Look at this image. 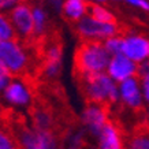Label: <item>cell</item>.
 <instances>
[{"label": "cell", "mask_w": 149, "mask_h": 149, "mask_svg": "<svg viewBox=\"0 0 149 149\" xmlns=\"http://www.w3.org/2000/svg\"><path fill=\"white\" fill-rule=\"evenodd\" d=\"M37 149H55L54 137L49 131L38 130V146Z\"/></svg>", "instance_id": "cell-16"}, {"label": "cell", "mask_w": 149, "mask_h": 149, "mask_svg": "<svg viewBox=\"0 0 149 149\" xmlns=\"http://www.w3.org/2000/svg\"><path fill=\"white\" fill-rule=\"evenodd\" d=\"M142 84H144V92H145V99L149 101V74H146L142 78Z\"/></svg>", "instance_id": "cell-19"}, {"label": "cell", "mask_w": 149, "mask_h": 149, "mask_svg": "<svg viewBox=\"0 0 149 149\" xmlns=\"http://www.w3.org/2000/svg\"><path fill=\"white\" fill-rule=\"evenodd\" d=\"M78 82L86 103H96L111 113V109L118 103V92L113 82L105 74L85 72L74 75Z\"/></svg>", "instance_id": "cell-1"}, {"label": "cell", "mask_w": 149, "mask_h": 149, "mask_svg": "<svg viewBox=\"0 0 149 149\" xmlns=\"http://www.w3.org/2000/svg\"><path fill=\"white\" fill-rule=\"evenodd\" d=\"M129 3H131V4H136V6H138V7H141V8H144V10H146L148 11L149 10V4L145 1V0H127Z\"/></svg>", "instance_id": "cell-20"}, {"label": "cell", "mask_w": 149, "mask_h": 149, "mask_svg": "<svg viewBox=\"0 0 149 149\" xmlns=\"http://www.w3.org/2000/svg\"><path fill=\"white\" fill-rule=\"evenodd\" d=\"M85 14H88L91 18L99 21L103 23H118L116 18L113 17L112 14L107 11L105 8L100 7L97 4H93L91 1H86L85 0Z\"/></svg>", "instance_id": "cell-11"}, {"label": "cell", "mask_w": 149, "mask_h": 149, "mask_svg": "<svg viewBox=\"0 0 149 149\" xmlns=\"http://www.w3.org/2000/svg\"><path fill=\"white\" fill-rule=\"evenodd\" d=\"M0 149H14L11 141L1 133H0Z\"/></svg>", "instance_id": "cell-18"}, {"label": "cell", "mask_w": 149, "mask_h": 149, "mask_svg": "<svg viewBox=\"0 0 149 149\" xmlns=\"http://www.w3.org/2000/svg\"><path fill=\"white\" fill-rule=\"evenodd\" d=\"M0 75H4V77H10L11 75V72L7 67H6V64L0 60Z\"/></svg>", "instance_id": "cell-22"}, {"label": "cell", "mask_w": 149, "mask_h": 149, "mask_svg": "<svg viewBox=\"0 0 149 149\" xmlns=\"http://www.w3.org/2000/svg\"><path fill=\"white\" fill-rule=\"evenodd\" d=\"M120 93H122L123 101L126 105L131 107V108H144V105L141 103V96L138 92V85H137L136 78H126L123 79L122 85H120Z\"/></svg>", "instance_id": "cell-10"}, {"label": "cell", "mask_w": 149, "mask_h": 149, "mask_svg": "<svg viewBox=\"0 0 149 149\" xmlns=\"http://www.w3.org/2000/svg\"><path fill=\"white\" fill-rule=\"evenodd\" d=\"M0 60L13 72H19L26 67V55L14 40L0 42Z\"/></svg>", "instance_id": "cell-4"}, {"label": "cell", "mask_w": 149, "mask_h": 149, "mask_svg": "<svg viewBox=\"0 0 149 149\" xmlns=\"http://www.w3.org/2000/svg\"><path fill=\"white\" fill-rule=\"evenodd\" d=\"M100 1H105V0H100Z\"/></svg>", "instance_id": "cell-25"}, {"label": "cell", "mask_w": 149, "mask_h": 149, "mask_svg": "<svg viewBox=\"0 0 149 149\" xmlns=\"http://www.w3.org/2000/svg\"><path fill=\"white\" fill-rule=\"evenodd\" d=\"M122 52L131 60L141 62L149 58V40L144 37H130L123 40Z\"/></svg>", "instance_id": "cell-8"}, {"label": "cell", "mask_w": 149, "mask_h": 149, "mask_svg": "<svg viewBox=\"0 0 149 149\" xmlns=\"http://www.w3.org/2000/svg\"><path fill=\"white\" fill-rule=\"evenodd\" d=\"M8 40H17V33L14 32L13 26L4 15L0 14V42Z\"/></svg>", "instance_id": "cell-14"}, {"label": "cell", "mask_w": 149, "mask_h": 149, "mask_svg": "<svg viewBox=\"0 0 149 149\" xmlns=\"http://www.w3.org/2000/svg\"><path fill=\"white\" fill-rule=\"evenodd\" d=\"M109 63V52L100 38H81L74 54V75L99 72Z\"/></svg>", "instance_id": "cell-2"}, {"label": "cell", "mask_w": 149, "mask_h": 149, "mask_svg": "<svg viewBox=\"0 0 149 149\" xmlns=\"http://www.w3.org/2000/svg\"><path fill=\"white\" fill-rule=\"evenodd\" d=\"M123 129L113 119L108 118L100 133V149H123Z\"/></svg>", "instance_id": "cell-6"}, {"label": "cell", "mask_w": 149, "mask_h": 149, "mask_svg": "<svg viewBox=\"0 0 149 149\" xmlns=\"http://www.w3.org/2000/svg\"><path fill=\"white\" fill-rule=\"evenodd\" d=\"M104 45H105L109 54H120L123 47V37H109L108 40L104 42Z\"/></svg>", "instance_id": "cell-17"}, {"label": "cell", "mask_w": 149, "mask_h": 149, "mask_svg": "<svg viewBox=\"0 0 149 149\" xmlns=\"http://www.w3.org/2000/svg\"><path fill=\"white\" fill-rule=\"evenodd\" d=\"M10 18L18 29V32L25 37L27 42H33L36 33H34V21H33L32 8L27 4H19L18 7L10 13Z\"/></svg>", "instance_id": "cell-5"}, {"label": "cell", "mask_w": 149, "mask_h": 149, "mask_svg": "<svg viewBox=\"0 0 149 149\" xmlns=\"http://www.w3.org/2000/svg\"><path fill=\"white\" fill-rule=\"evenodd\" d=\"M75 23V30L81 38H103V37H125L129 27L119 23H103L91 17L79 18Z\"/></svg>", "instance_id": "cell-3"}, {"label": "cell", "mask_w": 149, "mask_h": 149, "mask_svg": "<svg viewBox=\"0 0 149 149\" xmlns=\"http://www.w3.org/2000/svg\"><path fill=\"white\" fill-rule=\"evenodd\" d=\"M25 1H26V0H25Z\"/></svg>", "instance_id": "cell-26"}, {"label": "cell", "mask_w": 149, "mask_h": 149, "mask_svg": "<svg viewBox=\"0 0 149 149\" xmlns=\"http://www.w3.org/2000/svg\"><path fill=\"white\" fill-rule=\"evenodd\" d=\"M136 68H137V66L127 58L126 55L116 54L112 58V60L109 62L108 71H109V75L113 77V79L123 81V79L134 75Z\"/></svg>", "instance_id": "cell-9"}, {"label": "cell", "mask_w": 149, "mask_h": 149, "mask_svg": "<svg viewBox=\"0 0 149 149\" xmlns=\"http://www.w3.org/2000/svg\"><path fill=\"white\" fill-rule=\"evenodd\" d=\"M86 109L84 112V122L89 126L91 131L96 136H100L104 125L107 123L109 112L96 103H86Z\"/></svg>", "instance_id": "cell-7"}, {"label": "cell", "mask_w": 149, "mask_h": 149, "mask_svg": "<svg viewBox=\"0 0 149 149\" xmlns=\"http://www.w3.org/2000/svg\"><path fill=\"white\" fill-rule=\"evenodd\" d=\"M7 78L8 77H4V75H0V89L4 88L6 84H7Z\"/></svg>", "instance_id": "cell-23"}, {"label": "cell", "mask_w": 149, "mask_h": 149, "mask_svg": "<svg viewBox=\"0 0 149 149\" xmlns=\"http://www.w3.org/2000/svg\"><path fill=\"white\" fill-rule=\"evenodd\" d=\"M32 13L33 21H34V33H36V36H38L41 33H44V29H45V14L38 7H34Z\"/></svg>", "instance_id": "cell-15"}, {"label": "cell", "mask_w": 149, "mask_h": 149, "mask_svg": "<svg viewBox=\"0 0 149 149\" xmlns=\"http://www.w3.org/2000/svg\"><path fill=\"white\" fill-rule=\"evenodd\" d=\"M19 1H25V0H0V8H6V7L14 6L15 3H19Z\"/></svg>", "instance_id": "cell-21"}, {"label": "cell", "mask_w": 149, "mask_h": 149, "mask_svg": "<svg viewBox=\"0 0 149 149\" xmlns=\"http://www.w3.org/2000/svg\"><path fill=\"white\" fill-rule=\"evenodd\" d=\"M85 14V0H67L63 4V15L68 22H77Z\"/></svg>", "instance_id": "cell-12"}, {"label": "cell", "mask_w": 149, "mask_h": 149, "mask_svg": "<svg viewBox=\"0 0 149 149\" xmlns=\"http://www.w3.org/2000/svg\"><path fill=\"white\" fill-rule=\"evenodd\" d=\"M1 115H3V113H1V108H0V116H1Z\"/></svg>", "instance_id": "cell-24"}, {"label": "cell", "mask_w": 149, "mask_h": 149, "mask_svg": "<svg viewBox=\"0 0 149 149\" xmlns=\"http://www.w3.org/2000/svg\"><path fill=\"white\" fill-rule=\"evenodd\" d=\"M6 99L14 104H26L29 101V95L19 84H11L6 88Z\"/></svg>", "instance_id": "cell-13"}]
</instances>
